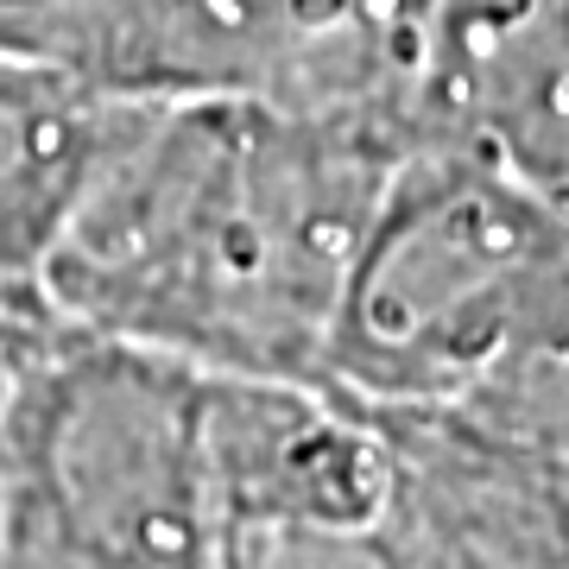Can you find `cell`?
<instances>
[{"mask_svg":"<svg viewBox=\"0 0 569 569\" xmlns=\"http://www.w3.org/2000/svg\"><path fill=\"white\" fill-rule=\"evenodd\" d=\"M114 96H89L39 63L0 58V272L39 279V260Z\"/></svg>","mask_w":569,"mask_h":569,"instance_id":"obj_5","label":"cell"},{"mask_svg":"<svg viewBox=\"0 0 569 569\" xmlns=\"http://www.w3.org/2000/svg\"><path fill=\"white\" fill-rule=\"evenodd\" d=\"M209 373L70 323L0 411L7 569H216Z\"/></svg>","mask_w":569,"mask_h":569,"instance_id":"obj_3","label":"cell"},{"mask_svg":"<svg viewBox=\"0 0 569 569\" xmlns=\"http://www.w3.org/2000/svg\"><path fill=\"white\" fill-rule=\"evenodd\" d=\"M569 96V0H425L411 133L507 159L531 183Z\"/></svg>","mask_w":569,"mask_h":569,"instance_id":"obj_4","label":"cell"},{"mask_svg":"<svg viewBox=\"0 0 569 569\" xmlns=\"http://www.w3.org/2000/svg\"><path fill=\"white\" fill-rule=\"evenodd\" d=\"M0 569H7V563H0Z\"/></svg>","mask_w":569,"mask_h":569,"instance_id":"obj_7","label":"cell"},{"mask_svg":"<svg viewBox=\"0 0 569 569\" xmlns=\"http://www.w3.org/2000/svg\"><path fill=\"white\" fill-rule=\"evenodd\" d=\"M545 190L569 203V96H563V114H557V140H550V171H545Z\"/></svg>","mask_w":569,"mask_h":569,"instance_id":"obj_6","label":"cell"},{"mask_svg":"<svg viewBox=\"0 0 569 569\" xmlns=\"http://www.w3.org/2000/svg\"><path fill=\"white\" fill-rule=\"evenodd\" d=\"M569 336V203L493 152L411 140L367 228L329 387L380 411L468 406Z\"/></svg>","mask_w":569,"mask_h":569,"instance_id":"obj_2","label":"cell"},{"mask_svg":"<svg viewBox=\"0 0 569 569\" xmlns=\"http://www.w3.org/2000/svg\"><path fill=\"white\" fill-rule=\"evenodd\" d=\"M411 140L380 108L108 102L39 284L114 342L329 387L348 279Z\"/></svg>","mask_w":569,"mask_h":569,"instance_id":"obj_1","label":"cell"}]
</instances>
